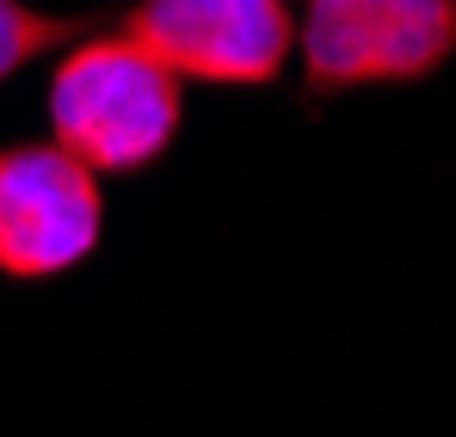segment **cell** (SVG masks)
I'll list each match as a JSON object with an SVG mask.
<instances>
[{"label":"cell","instance_id":"1","mask_svg":"<svg viewBox=\"0 0 456 437\" xmlns=\"http://www.w3.org/2000/svg\"><path fill=\"white\" fill-rule=\"evenodd\" d=\"M50 130L93 173H136L160 160L179 130V74L124 31L86 37L50 74Z\"/></svg>","mask_w":456,"mask_h":437},{"label":"cell","instance_id":"2","mask_svg":"<svg viewBox=\"0 0 456 437\" xmlns=\"http://www.w3.org/2000/svg\"><path fill=\"white\" fill-rule=\"evenodd\" d=\"M308 86L419 80L456 56V0H308Z\"/></svg>","mask_w":456,"mask_h":437},{"label":"cell","instance_id":"3","mask_svg":"<svg viewBox=\"0 0 456 437\" xmlns=\"http://www.w3.org/2000/svg\"><path fill=\"white\" fill-rule=\"evenodd\" d=\"M99 173L62 142L0 148V271L56 278L99 247Z\"/></svg>","mask_w":456,"mask_h":437},{"label":"cell","instance_id":"4","mask_svg":"<svg viewBox=\"0 0 456 437\" xmlns=\"http://www.w3.org/2000/svg\"><path fill=\"white\" fill-rule=\"evenodd\" d=\"M124 37L160 69L210 86H265L284 69L297 25L284 0H136Z\"/></svg>","mask_w":456,"mask_h":437},{"label":"cell","instance_id":"5","mask_svg":"<svg viewBox=\"0 0 456 437\" xmlns=\"http://www.w3.org/2000/svg\"><path fill=\"white\" fill-rule=\"evenodd\" d=\"M80 31H93V19H62V12H37L25 0H0V80Z\"/></svg>","mask_w":456,"mask_h":437}]
</instances>
